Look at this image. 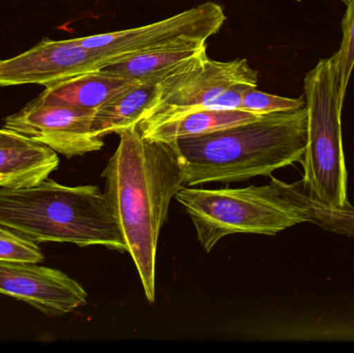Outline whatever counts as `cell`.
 I'll use <instances>...</instances> for the list:
<instances>
[{
	"label": "cell",
	"mask_w": 354,
	"mask_h": 353,
	"mask_svg": "<svg viewBox=\"0 0 354 353\" xmlns=\"http://www.w3.org/2000/svg\"><path fill=\"white\" fill-rule=\"evenodd\" d=\"M346 6L347 10L342 20V43L339 51L335 53L343 97L346 95L354 68V0H351Z\"/></svg>",
	"instance_id": "obj_19"
},
{
	"label": "cell",
	"mask_w": 354,
	"mask_h": 353,
	"mask_svg": "<svg viewBox=\"0 0 354 353\" xmlns=\"http://www.w3.org/2000/svg\"><path fill=\"white\" fill-rule=\"evenodd\" d=\"M58 166L57 153L31 139L0 146V187L35 186L47 180Z\"/></svg>",
	"instance_id": "obj_13"
},
{
	"label": "cell",
	"mask_w": 354,
	"mask_h": 353,
	"mask_svg": "<svg viewBox=\"0 0 354 353\" xmlns=\"http://www.w3.org/2000/svg\"><path fill=\"white\" fill-rule=\"evenodd\" d=\"M115 153L102 173L105 194L118 218L140 277L145 298L156 302L158 242L170 203L185 187L176 153L168 143L147 140L138 128L120 134Z\"/></svg>",
	"instance_id": "obj_1"
},
{
	"label": "cell",
	"mask_w": 354,
	"mask_h": 353,
	"mask_svg": "<svg viewBox=\"0 0 354 353\" xmlns=\"http://www.w3.org/2000/svg\"><path fill=\"white\" fill-rule=\"evenodd\" d=\"M0 294L35 307L48 316H62L87 303V292L58 269L37 263L0 261Z\"/></svg>",
	"instance_id": "obj_10"
},
{
	"label": "cell",
	"mask_w": 354,
	"mask_h": 353,
	"mask_svg": "<svg viewBox=\"0 0 354 353\" xmlns=\"http://www.w3.org/2000/svg\"><path fill=\"white\" fill-rule=\"evenodd\" d=\"M308 111L304 189L311 198L335 209L349 207L348 173L343 151L341 113L345 97L336 55L319 60L304 80Z\"/></svg>",
	"instance_id": "obj_5"
},
{
	"label": "cell",
	"mask_w": 354,
	"mask_h": 353,
	"mask_svg": "<svg viewBox=\"0 0 354 353\" xmlns=\"http://www.w3.org/2000/svg\"><path fill=\"white\" fill-rule=\"evenodd\" d=\"M26 139L27 137L22 136L18 133L12 132V131L3 128H0V146L16 144V143L26 140Z\"/></svg>",
	"instance_id": "obj_20"
},
{
	"label": "cell",
	"mask_w": 354,
	"mask_h": 353,
	"mask_svg": "<svg viewBox=\"0 0 354 353\" xmlns=\"http://www.w3.org/2000/svg\"><path fill=\"white\" fill-rule=\"evenodd\" d=\"M139 83L135 79L93 70L48 85L37 99L45 104L97 109Z\"/></svg>",
	"instance_id": "obj_12"
},
{
	"label": "cell",
	"mask_w": 354,
	"mask_h": 353,
	"mask_svg": "<svg viewBox=\"0 0 354 353\" xmlns=\"http://www.w3.org/2000/svg\"><path fill=\"white\" fill-rule=\"evenodd\" d=\"M262 115L263 114L239 109L196 110L163 120L141 122L137 128L141 136L147 140L171 143L180 139L202 136L223 128L247 124Z\"/></svg>",
	"instance_id": "obj_11"
},
{
	"label": "cell",
	"mask_w": 354,
	"mask_h": 353,
	"mask_svg": "<svg viewBox=\"0 0 354 353\" xmlns=\"http://www.w3.org/2000/svg\"><path fill=\"white\" fill-rule=\"evenodd\" d=\"M224 8L214 1L145 26L77 37L79 43L106 60V64L139 54L192 49L206 45L226 21Z\"/></svg>",
	"instance_id": "obj_7"
},
{
	"label": "cell",
	"mask_w": 354,
	"mask_h": 353,
	"mask_svg": "<svg viewBox=\"0 0 354 353\" xmlns=\"http://www.w3.org/2000/svg\"><path fill=\"white\" fill-rule=\"evenodd\" d=\"M206 49V45L192 49L168 50L139 54L109 62L101 68L107 74L135 79L141 83H159L170 73L193 59Z\"/></svg>",
	"instance_id": "obj_15"
},
{
	"label": "cell",
	"mask_w": 354,
	"mask_h": 353,
	"mask_svg": "<svg viewBox=\"0 0 354 353\" xmlns=\"http://www.w3.org/2000/svg\"><path fill=\"white\" fill-rule=\"evenodd\" d=\"M307 107L263 114L247 124L168 143L185 187L247 182L301 162L307 144Z\"/></svg>",
	"instance_id": "obj_2"
},
{
	"label": "cell",
	"mask_w": 354,
	"mask_h": 353,
	"mask_svg": "<svg viewBox=\"0 0 354 353\" xmlns=\"http://www.w3.org/2000/svg\"><path fill=\"white\" fill-rule=\"evenodd\" d=\"M301 182L272 178L264 186L210 189L183 187L176 200L185 207L201 248L209 253L225 236L236 233L276 236L308 222Z\"/></svg>",
	"instance_id": "obj_4"
},
{
	"label": "cell",
	"mask_w": 354,
	"mask_h": 353,
	"mask_svg": "<svg viewBox=\"0 0 354 353\" xmlns=\"http://www.w3.org/2000/svg\"><path fill=\"white\" fill-rule=\"evenodd\" d=\"M0 226L33 242H71L127 252L113 209L97 186L52 180L27 188L0 187Z\"/></svg>",
	"instance_id": "obj_3"
},
{
	"label": "cell",
	"mask_w": 354,
	"mask_h": 353,
	"mask_svg": "<svg viewBox=\"0 0 354 353\" xmlns=\"http://www.w3.org/2000/svg\"><path fill=\"white\" fill-rule=\"evenodd\" d=\"M43 260V253L35 242L0 226V261L39 263Z\"/></svg>",
	"instance_id": "obj_18"
},
{
	"label": "cell",
	"mask_w": 354,
	"mask_h": 353,
	"mask_svg": "<svg viewBox=\"0 0 354 353\" xmlns=\"http://www.w3.org/2000/svg\"><path fill=\"white\" fill-rule=\"evenodd\" d=\"M258 77L259 72L245 58L218 61L203 50L158 83L155 99L141 122L196 110L239 109L243 93L257 87Z\"/></svg>",
	"instance_id": "obj_6"
},
{
	"label": "cell",
	"mask_w": 354,
	"mask_h": 353,
	"mask_svg": "<svg viewBox=\"0 0 354 353\" xmlns=\"http://www.w3.org/2000/svg\"><path fill=\"white\" fill-rule=\"evenodd\" d=\"M306 106L305 97L299 99L280 97L258 90L257 87L248 89L239 102V110L257 114L295 111Z\"/></svg>",
	"instance_id": "obj_17"
},
{
	"label": "cell",
	"mask_w": 354,
	"mask_h": 353,
	"mask_svg": "<svg viewBox=\"0 0 354 353\" xmlns=\"http://www.w3.org/2000/svg\"><path fill=\"white\" fill-rule=\"evenodd\" d=\"M303 199L308 209V222L319 226L326 231L354 238V207L335 209L322 204L308 195L304 189Z\"/></svg>",
	"instance_id": "obj_16"
},
{
	"label": "cell",
	"mask_w": 354,
	"mask_h": 353,
	"mask_svg": "<svg viewBox=\"0 0 354 353\" xmlns=\"http://www.w3.org/2000/svg\"><path fill=\"white\" fill-rule=\"evenodd\" d=\"M338 1L343 2V3L347 4L351 0H338Z\"/></svg>",
	"instance_id": "obj_21"
},
{
	"label": "cell",
	"mask_w": 354,
	"mask_h": 353,
	"mask_svg": "<svg viewBox=\"0 0 354 353\" xmlns=\"http://www.w3.org/2000/svg\"><path fill=\"white\" fill-rule=\"evenodd\" d=\"M158 83H139L95 109L91 131L100 138L138 126L155 99Z\"/></svg>",
	"instance_id": "obj_14"
},
{
	"label": "cell",
	"mask_w": 354,
	"mask_h": 353,
	"mask_svg": "<svg viewBox=\"0 0 354 353\" xmlns=\"http://www.w3.org/2000/svg\"><path fill=\"white\" fill-rule=\"evenodd\" d=\"M95 109L45 104L37 99L4 120L3 128L41 143L64 157L100 151L103 138L91 131Z\"/></svg>",
	"instance_id": "obj_8"
},
{
	"label": "cell",
	"mask_w": 354,
	"mask_h": 353,
	"mask_svg": "<svg viewBox=\"0 0 354 353\" xmlns=\"http://www.w3.org/2000/svg\"><path fill=\"white\" fill-rule=\"evenodd\" d=\"M106 60L97 52L86 49L77 39H44L35 47L15 57L0 58V87L18 85H48L58 81L99 70Z\"/></svg>",
	"instance_id": "obj_9"
}]
</instances>
